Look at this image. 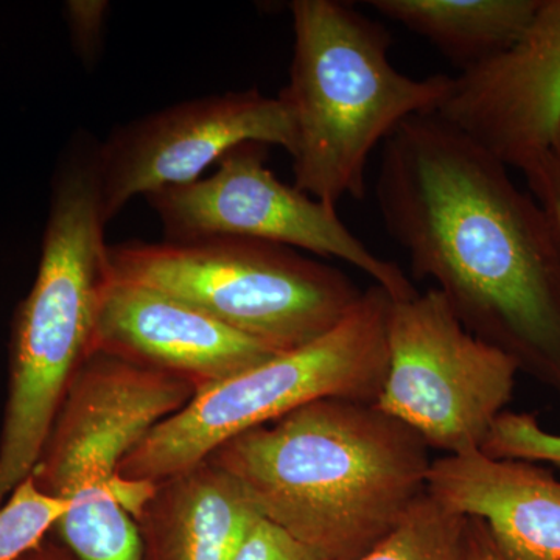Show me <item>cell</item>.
<instances>
[{"label": "cell", "instance_id": "2e32d148", "mask_svg": "<svg viewBox=\"0 0 560 560\" xmlns=\"http://www.w3.org/2000/svg\"><path fill=\"white\" fill-rule=\"evenodd\" d=\"M352 560H470L469 517L425 490L388 536Z\"/></svg>", "mask_w": 560, "mask_h": 560}, {"label": "cell", "instance_id": "7402d4cb", "mask_svg": "<svg viewBox=\"0 0 560 560\" xmlns=\"http://www.w3.org/2000/svg\"><path fill=\"white\" fill-rule=\"evenodd\" d=\"M470 560H508L490 536L488 526L469 517Z\"/></svg>", "mask_w": 560, "mask_h": 560}, {"label": "cell", "instance_id": "44dd1931", "mask_svg": "<svg viewBox=\"0 0 560 560\" xmlns=\"http://www.w3.org/2000/svg\"><path fill=\"white\" fill-rule=\"evenodd\" d=\"M522 175L550 224L560 249V138L547 153L528 165Z\"/></svg>", "mask_w": 560, "mask_h": 560}, {"label": "cell", "instance_id": "3957f363", "mask_svg": "<svg viewBox=\"0 0 560 560\" xmlns=\"http://www.w3.org/2000/svg\"><path fill=\"white\" fill-rule=\"evenodd\" d=\"M294 46L278 98L293 128V186L335 206L363 200L372 151L405 120L436 114L453 77L411 79L381 22L337 0L290 3Z\"/></svg>", "mask_w": 560, "mask_h": 560}, {"label": "cell", "instance_id": "ba28073f", "mask_svg": "<svg viewBox=\"0 0 560 560\" xmlns=\"http://www.w3.org/2000/svg\"><path fill=\"white\" fill-rule=\"evenodd\" d=\"M518 364L471 335L436 289L390 302L378 408L445 455L478 451L514 396Z\"/></svg>", "mask_w": 560, "mask_h": 560}, {"label": "cell", "instance_id": "6da1fadb", "mask_svg": "<svg viewBox=\"0 0 560 560\" xmlns=\"http://www.w3.org/2000/svg\"><path fill=\"white\" fill-rule=\"evenodd\" d=\"M375 198L412 276L560 401V249L510 168L438 114L383 142Z\"/></svg>", "mask_w": 560, "mask_h": 560}, {"label": "cell", "instance_id": "7c38bea8", "mask_svg": "<svg viewBox=\"0 0 560 560\" xmlns=\"http://www.w3.org/2000/svg\"><path fill=\"white\" fill-rule=\"evenodd\" d=\"M94 352L173 375L197 393L280 353L187 302L110 278L98 305Z\"/></svg>", "mask_w": 560, "mask_h": 560}, {"label": "cell", "instance_id": "7a4b0ae2", "mask_svg": "<svg viewBox=\"0 0 560 560\" xmlns=\"http://www.w3.org/2000/svg\"><path fill=\"white\" fill-rule=\"evenodd\" d=\"M430 447L371 401L329 397L238 434L209 460L260 517L327 560L360 558L427 490Z\"/></svg>", "mask_w": 560, "mask_h": 560}, {"label": "cell", "instance_id": "9a60e30c", "mask_svg": "<svg viewBox=\"0 0 560 560\" xmlns=\"http://www.w3.org/2000/svg\"><path fill=\"white\" fill-rule=\"evenodd\" d=\"M368 5L429 40L463 73L521 38L540 0H370Z\"/></svg>", "mask_w": 560, "mask_h": 560}, {"label": "cell", "instance_id": "5b68a950", "mask_svg": "<svg viewBox=\"0 0 560 560\" xmlns=\"http://www.w3.org/2000/svg\"><path fill=\"white\" fill-rule=\"evenodd\" d=\"M195 394L180 378L108 353L81 364L31 475L44 493L68 501L51 533L81 560H142L132 517L154 485L121 481L120 467Z\"/></svg>", "mask_w": 560, "mask_h": 560}, {"label": "cell", "instance_id": "277c9868", "mask_svg": "<svg viewBox=\"0 0 560 560\" xmlns=\"http://www.w3.org/2000/svg\"><path fill=\"white\" fill-rule=\"evenodd\" d=\"M94 150L88 136L75 139L55 168L38 272L11 323L0 508L31 477L70 383L92 353L109 278Z\"/></svg>", "mask_w": 560, "mask_h": 560}, {"label": "cell", "instance_id": "52a82bcc", "mask_svg": "<svg viewBox=\"0 0 560 560\" xmlns=\"http://www.w3.org/2000/svg\"><path fill=\"white\" fill-rule=\"evenodd\" d=\"M109 278L149 287L287 352L318 340L363 291L300 250L249 238L128 241L108 245Z\"/></svg>", "mask_w": 560, "mask_h": 560}, {"label": "cell", "instance_id": "8fae6325", "mask_svg": "<svg viewBox=\"0 0 560 560\" xmlns=\"http://www.w3.org/2000/svg\"><path fill=\"white\" fill-rule=\"evenodd\" d=\"M438 116L523 172L560 138V0H540L521 38L453 77Z\"/></svg>", "mask_w": 560, "mask_h": 560}, {"label": "cell", "instance_id": "5bb4252c", "mask_svg": "<svg viewBox=\"0 0 560 560\" xmlns=\"http://www.w3.org/2000/svg\"><path fill=\"white\" fill-rule=\"evenodd\" d=\"M260 518L241 485L206 459L156 482L132 521L142 560H234Z\"/></svg>", "mask_w": 560, "mask_h": 560}, {"label": "cell", "instance_id": "9c48e42d", "mask_svg": "<svg viewBox=\"0 0 560 560\" xmlns=\"http://www.w3.org/2000/svg\"><path fill=\"white\" fill-rule=\"evenodd\" d=\"M268 145L245 142L228 151L217 171L183 186L147 195L165 241L249 238L335 257L382 287L393 301L416 296L412 280L381 259L342 223L335 206L280 180L268 167Z\"/></svg>", "mask_w": 560, "mask_h": 560}, {"label": "cell", "instance_id": "ac0fdd59", "mask_svg": "<svg viewBox=\"0 0 560 560\" xmlns=\"http://www.w3.org/2000/svg\"><path fill=\"white\" fill-rule=\"evenodd\" d=\"M481 451L492 458L544 463L560 469V434L545 430L528 412H501Z\"/></svg>", "mask_w": 560, "mask_h": 560}, {"label": "cell", "instance_id": "4fadbf2b", "mask_svg": "<svg viewBox=\"0 0 560 560\" xmlns=\"http://www.w3.org/2000/svg\"><path fill=\"white\" fill-rule=\"evenodd\" d=\"M427 493L478 518L508 560H560V480L539 464L481 448L431 460Z\"/></svg>", "mask_w": 560, "mask_h": 560}, {"label": "cell", "instance_id": "603a6c76", "mask_svg": "<svg viewBox=\"0 0 560 560\" xmlns=\"http://www.w3.org/2000/svg\"><path fill=\"white\" fill-rule=\"evenodd\" d=\"M18 560H81L75 552L69 550L62 541L46 537L31 551L22 555Z\"/></svg>", "mask_w": 560, "mask_h": 560}, {"label": "cell", "instance_id": "ffe728a7", "mask_svg": "<svg viewBox=\"0 0 560 560\" xmlns=\"http://www.w3.org/2000/svg\"><path fill=\"white\" fill-rule=\"evenodd\" d=\"M234 560H327L318 551L301 544L285 530L260 518Z\"/></svg>", "mask_w": 560, "mask_h": 560}, {"label": "cell", "instance_id": "e0dca14e", "mask_svg": "<svg viewBox=\"0 0 560 560\" xmlns=\"http://www.w3.org/2000/svg\"><path fill=\"white\" fill-rule=\"evenodd\" d=\"M69 503L36 488L32 477L21 482L0 508V560H18L49 537Z\"/></svg>", "mask_w": 560, "mask_h": 560}, {"label": "cell", "instance_id": "8992f818", "mask_svg": "<svg viewBox=\"0 0 560 560\" xmlns=\"http://www.w3.org/2000/svg\"><path fill=\"white\" fill-rule=\"evenodd\" d=\"M390 302L382 287L372 285L348 316L318 340L195 394L125 458L120 480L143 485L167 480L198 466L238 434L311 401L342 397L375 404L388 371Z\"/></svg>", "mask_w": 560, "mask_h": 560}, {"label": "cell", "instance_id": "30bf717a", "mask_svg": "<svg viewBox=\"0 0 560 560\" xmlns=\"http://www.w3.org/2000/svg\"><path fill=\"white\" fill-rule=\"evenodd\" d=\"M245 142L291 153L293 128L278 97L259 90L221 92L120 125L95 143L103 221L109 224L132 198L200 179L206 168Z\"/></svg>", "mask_w": 560, "mask_h": 560}, {"label": "cell", "instance_id": "d6986e66", "mask_svg": "<svg viewBox=\"0 0 560 560\" xmlns=\"http://www.w3.org/2000/svg\"><path fill=\"white\" fill-rule=\"evenodd\" d=\"M106 0H69L65 5L70 43L84 68L92 69L102 57L105 39Z\"/></svg>", "mask_w": 560, "mask_h": 560}]
</instances>
